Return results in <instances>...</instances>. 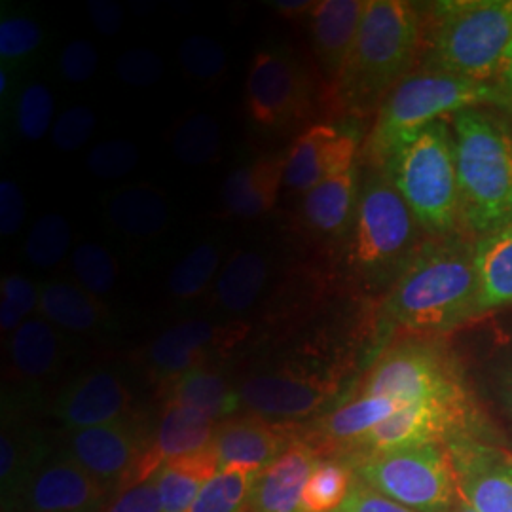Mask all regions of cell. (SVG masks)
I'll use <instances>...</instances> for the list:
<instances>
[{"label":"cell","instance_id":"38","mask_svg":"<svg viewBox=\"0 0 512 512\" xmlns=\"http://www.w3.org/2000/svg\"><path fill=\"white\" fill-rule=\"evenodd\" d=\"M71 239L73 232L69 220L57 213H50L35 222L25 239L23 251L31 264L46 270L54 268L65 258L71 247Z\"/></svg>","mask_w":512,"mask_h":512},{"label":"cell","instance_id":"20","mask_svg":"<svg viewBox=\"0 0 512 512\" xmlns=\"http://www.w3.org/2000/svg\"><path fill=\"white\" fill-rule=\"evenodd\" d=\"M294 437L285 423H274L260 416H243L220 421L211 448L224 467L266 469L279 458Z\"/></svg>","mask_w":512,"mask_h":512},{"label":"cell","instance_id":"3","mask_svg":"<svg viewBox=\"0 0 512 512\" xmlns=\"http://www.w3.org/2000/svg\"><path fill=\"white\" fill-rule=\"evenodd\" d=\"M512 44V0L437 2L423 18V69L499 86Z\"/></svg>","mask_w":512,"mask_h":512},{"label":"cell","instance_id":"4","mask_svg":"<svg viewBox=\"0 0 512 512\" xmlns=\"http://www.w3.org/2000/svg\"><path fill=\"white\" fill-rule=\"evenodd\" d=\"M461 226L484 238L512 222V131L484 109L452 116Z\"/></svg>","mask_w":512,"mask_h":512},{"label":"cell","instance_id":"27","mask_svg":"<svg viewBox=\"0 0 512 512\" xmlns=\"http://www.w3.org/2000/svg\"><path fill=\"white\" fill-rule=\"evenodd\" d=\"M38 313L57 329L73 334H93L109 317L97 296L69 281H50L40 287Z\"/></svg>","mask_w":512,"mask_h":512},{"label":"cell","instance_id":"37","mask_svg":"<svg viewBox=\"0 0 512 512\" xmlns=\"http://www.w3.org/2000/svg\"><path fill=\"white\" fill-rule=\"evenodd\" d=\"M249 467H224L198 495L190 512H243L256 475Z\"/></svg>","mask_w":512,"mask_h":512},{"label":"cell","instance_id":"16","mask_svg":"<svg viewBox=\"0 0 512 512\" xmlns=\"http://www.w3.org/2000/svg\"><path fill=\"white\" fill-rule=\"evenodd\" d=\"M243 334L241 325L222 327L205 319H188L164 330L148 348L152 374L164 384L200 368L213 349L230 346Z\"/></svg>","mask_w":512,"mask_h":512},{"label":"cell","instance_id":"22","mask_svg":"<svg viewBox=\"0 0 512 512\" xmlns=\"http://www.w3.org/2000/svg\"><path fill=\"white\" fill-rule=\"evenodd\" d=\"M365 6V0H321L311 10L308 18L311 48L329 90L348 61Z\"/></svg>","mask_w":512,"mask_h":512},{"label":"cell","instance_id":"49","mask_svg":"<svg viewBox=\"0 0 512 512\" xmlns=\"http://www.w3.org/2000/svg\"><path fill=\"white\" fill-rule=\"evenodd\" d=\"M334 512H414L401 503L370 488L361 478H353L346 501Z\"/></svg>","mask_w":512,"mask_h":512},{"label":"cell","instance_id":"48","mask_svg":"<svg viewBox=\"0 0 512 512\" xmlns=\"http://www.w3.org/2000/svg\"><path fill=\"white\" fill-rule=\"evenodd\" d=\"M103 512H162L158 473L145 482L133 484L118 495Z\"/></svg>","mask_w":512,"mask_h":512},{"label":"cell","instance_id":"34","mask_svg":"<svg viewBox=\"0 0 512 512\" xmlns=\"http://www.w3.org/2000/svg\"><path fill=\"white\" fill-rule=\"evenodd\" d=\"M220 274L219 245L205 241L196 245L171 270L167 285L177 300H194L202 296Z\"/></svg>","mask_w":512,"mask_h":512},{"label":"cell","instance_id":"11","mask_svg":"<svg viewBox=\"0 0 512 512\" xmlns=\"http://www.w3.org/2000/svg\"><path fill=\"white\" fill-rule=\"evenodd\" d=\"M243 406L274 421L304 420L317 414L338 393V382L304 368H281L249 376L239 385Z\"/></svg>","mask_w":512,"mask_h":512},{"label":"cell","instance_id":"47","mask_svg":"<svg viewBox=\"0 0 512 512\" xmlns=\"http://www.w3.org/2000/svg\"><path fill=\"white\" fill-rule=\"evenodd\" d=\"M99 54L90 40L74 38L59 55V71L69 84H86L97 71Z\"/></svg>","mask_w":512,"mask_h":512},{"label":"cell","instance_id":"19","mask_svg":"<svg viewBox=\"0 0 512 512\" xmlns=\"http://www.w3.org/2000/svg\"><path fill=\"white\" fill-rule=\"evenodd\" d=\"M459 499L476 512H512V465L494 450L463 439L448 440Z\"/></svg>","mask_w":512,"mask_h":512},{"label":"cell","instance_id":"39","mask_svg":"<svg viewBox=\"0 0 512 512\" xmlns=\"http://www.w3.org/2000/svg\"><path fill=\"white\" fill-rule=\"evenodd\" d=\"M71 268L78 285L97 298L107 296L118 283L120 275L118 260L105 245L99 243L78 245L71 256Z\"/></svg>","mask_w":512,"mask_h":512},{"label":"cell","instance_id":"13","mask_svg":"<svg viewBox=\"0 0 512 512\" xmlns=\"http://www.w3.org/2000/svg\"><path fill=\"white\" fill-rule=\"evenodd\" d=\"M359 143L351 131L332 124H315L302 131L285 154L283 188L291 194H308L332 177L355 167Z\"/></svg>","mask_w":512,"mask_h":512},{"label":"cell","instance_id":"17","mask_svg":"<svg viewBox=\"0 0 512 512\" xmlns=\"http://www.w3.org/2000/svg\"><path fill=\"white\" fill-rule=\"evenodd\" d=\"M131 395L114 370L97 368L78 376L57 397L54 414L69 431L128 418Z\"/></svg>","mask_w":512,"mask_h":512},{"label":"cell","instance_id":"53","mask_svg":"<svg viewBox=\"0 0 512 512\" xmlns=\"http://www.w3.org/2000/svg\"><path fill=\"white\" fill-rule=\"evenodd\" d=\"M499 92H501V97H503V107H507V109L512 112V44L511 50H509V55H507V61H505V69H503V74H501V80H499Z\"/></svg>","mask_w":512,"mask_h":512},{"label":"cell","instance_id":"6","mask_svg":"<svg viewBox=\"0 0 512 512\" xmlns=\"http://www.w3.org/2000/svg\"><path fill=\"white\" fill-rule=\"evenodd\" d=\"M503 107L499 88L454 74L418 69L401 80L385 97L366 141V160L384 167L397 148L429 124L461 110Z\"/></svg>","mask_w":512,"mask_h":512},{"label":"cell","instance_id":"31","mask_svg":"<svg viewBox=\"0 0 512 512\" xmlns=\"http://www.w3.org/2000/svg\"><path fill=\"white\" fill-rule=\"evenodd\" d=\"M399 404L384 397L359 395L357 399L334 408L313 425V437L332 446H355L376 425L387 420Z\"/></svg>","mask_w":512,"mask_h":512},{"label":"cell","instance_id":"18","mask_svg":"<svg viewBox=\"0 0 512 512\" xmlns=\"http://www.w3.org/2000/svg\"><path fill=\"white\" fill-rule=\"evenodd\" d=\"M217 425L215 420L205 416L198 410L179 406V404H165L164 416L154 433L148 440L147 450L133 467L126 482L120 490H126L133 484L145 482L150 476L156 475L165 463L173 459L183 458L188 454L202 452L211 446L215 437Z\"/></svg>","mask_w":512,"mask_h":512},{"label":"cell","instance_id":"26","mask_svg":"<svg viewBox=\"0 0 512 512\" xmlns=\"http://www.w3.org/2000/svg\"><path fill=\"white\" fill-rule=\"evenodd\" d=\"M160 387L165 404L198 410L215 421L228 420L243 406L238 389L228 384L222 374L205 366L188 370Z\"/></svg>","mask_w":512,"mask_h":512},{"label":"cell","instance_id":"10","mask_svg":"<svg viewBox=\"0 0 512 512\" xmlns=\"http://www.w3.org/2000/svg\"><path fill=\"white\" fill-rule=\"evenodd\" d=\"M317 90L311 74L293 54L260 50L245 84V103L258 128L291 129L313 116Z\"/></svg>","mask_w":512,"mask_h":512},{"label":"cell","instance_id":"51","mask_svg":"<svg viewBox=\"0 0 512 512\" xmlns=\"http://www.w3.org/2000/svg\"><path fill=\"white\" fill-rule=\"evenodd\" d=\"M88 14L92 18L95 29L101 35L114 37L120 33L122 23H124V12H122L120 4H116L112 0H90Z\"/></svg>","mask_w":512,"mask_h":512},{"label":"cell","instance_id":"5","mask_svg":"<svg viewBox=\"0 0 512 512\" xmlns=\"http://www.w3.org/2000/svg\"><path fill=\"white\" fill-rule=\"evenodd\" d=\"M403 196L382 167L363 177L357 215L346 239L349 274L368 291H384L399 281L427 238Z\"/></svg>","mask_w":512,"mask_h":512},{"label":"cell","instance_id":"25","mask_svg":"<svg viewBox=\"0 0 512 512\" xmlns=\"http://www.w3.org/2000/svg\"><path fill=\"white\" fill-rule=\"evenodd\" d=\"M109 224L124 238H158L169 226V203L164 192L148 183L129 184L105 203Z\"/></svg>","mask_w":512,"mask_h":512},{"label":"cell","instance_id":"36","mask_svg":"<svg viewBox=\"0 0 512 512\" xmlns=\"http://www.w3.org/2000/svg\"><path fill=\"white\" fill-rule=\"evenodd\" d=\"M353 478V469L344 461L321 459L306 482L302 512L336 511L346 501Z\"/></svg>","mask_w":512,"mask_h":512},{"label":"cell","instance_id":"40","mask_svg":"<svg viewBox=\"0 0 512 512\" xmlns=\"http://www.w3.org/2000/svg\"><path fill=\"white\" fill-rule=\"evenodd\" d=\"M54 95L42 82L27 84L16 99V128L25 141H40L52 129L54 120Z\"/></svg>","mask_w":512,"mask_h":512},{"label":"cell","instance_id":"23","mask_svg":"<svg viewBox=\"0 0 512 512\" xmlns=\"http://www.w3.org/2000/svg\"><path fill=\"white\" fill-rule=\"evenodd\" d=\"M361 192V171L332 177L302 196L298 222L306 234L319 241H346L357 215Z\"/></svg>","mask_w":512,"mask_h":512},{"label":"cell","instance_id":"32","mask_svg":"<svg viewBox=\"0 0 512 512\" xmlns=\"http://www.w3.org/2000/svg\"><path fill=\"white\" fill-rule=\"evenodd\" d=\"M213 448L165 463L158 471L162 512H190L203 486L219 473Z\"/></svg>","mask_w":512,"mask_h":512},{"label":"cell","instance_id":"28","mask_svg":"<svg viewBox=\"0 0 512 512\" xmlns=\"http://www.w3.org/2000/svg\"><path fill=\"white\" fill-rule=\"evenodd\" d=\"M475 270L480 315L512 306V222L476 239Z\"/></svg>","mask_w":512,"mask_h":512},{"label":"cell","instance_id":"30","mask_svg":"<svg viewBox=\"0 0 512 512\" xmlns=\"http://www.w3.org/2000/svg\"><path fill=\"white\" fill-rule=\"evenodd\" d=\"M270 279V260L256 249H239L226 260L213 287V298L226 313H245L255 306Z\"/></svg>","mask_w":512,"mask_h":512},{"label":"cell","instance_id":"50","mask_svg":"<svg viewBox=\"0 0 512 512\" xmlns=\"http://www.w3.org/2000/svg\"><path fill=\"white\" fill-rule=\"evenodd\" d=\"M27 215L25 196L18 183L4 179L0 183V234L2 238H14L21 230Z\"/></svg>","mask_w":512,"mask_h":512},{"label":"cell","instance_id":"1","mask_svg":"<svg viewBox=\"0 0 512 512\" xmlns=\"http://www.w3.org/2000/svg\"><path fill=\"white\" fill-rule=\"evenodd\" d=\"M385 323L412 334H439L478 317L475 243L454 234L427 238L385 294Z\"/></svg>","mask_w":512,"mask_h":512},{"label":"cell","instance_id":"42","mask_svg":"<svg viewBox=\"0 0 512 512\" xmlns=\"http://www.w3.org/2000/svg\"><path fill=\"white\" fill-rule=\"evenodd\" d=\"M184 74L196 82H215L226 73V50L215 38L194 35L184 38L179 48Z\"/></svg>","mask_w":512,"mask_h":512},{"label":"cell","instance_id":"44","mask_svg":"<svg viewBox=\"0 0 512 512\" xmlns=\"http://www.w3.org/2000/svg\"><path fill=\"white\" fill-rule=\"evenodd\" d=\"M139 164V150L129 141H105L93 147L86 165L99 179H122Z\"/></svg>","mask_w":512,"mask_h":512},{"label":"cell","instance_id":"54","mask_svg":"<svg viewBox=\"0 0 512 512\" xmlns=\"http://www.w3.org/2000/svg\"><path fill=\"white\" fill-rule=\"evenodd\" d=\"M456 512H476V511H473V509H471V507H469V505H467V503H465V501H461V499H459L458 507H456Z\"/></svg>","mask_w":512,"mask_h":512},{"label":"cell","instance_id":"46","mask_svg":"<svg viewBox=\"0 0 512 512\" xmlns=\"http://www.w3.org/2000/svg\"><path fill=\"white\" fill-rule=\"evenodd\" d=\"M116 74L128 86L147 88L164 76V61L148 48H133L118 57Z\"/></svg>","mask_w":512,"mask_h":512},{"label":"cell","instance_id":"35","mask_svg":"<svg viewBox=\"0 0 512 512\" xmlns=\"http://www.w3.org/2000/svg\"><path fill=\"white\" fill-rule=\"evenodd\" d=\"M173 154L186 165H205L219 158L222 148L219 122L205 112L186 116L173 131Z\"/></svg>","mask_w":512,"mask_h":512},{"label":"cell","instance_id":"52","mask_svg":"<svg viewBox=\"0 0 512 512\" xmlns=\"http://www.w3.org/2000/svg\"><path fill=\"white\" fill-rule=\"evenodd\" d=\"M315 0H275L272 2L275 12L289 21L310 18L311 10L315 8Z\"/></svg>","mask_w":512,"mask_h":512},{"label":"cell","instance_id":"12","mask_svg":"<svg viewBox=\"0 0 512 512\" xmlns=\"http://www.w3.org/2000/svg\"><path fill=\"white\" fill-rule=\"evenodd\" d=\"M141 421L133 418L69 431L67 446L61 452L99 484L112 490L126 482L148 446Z\"/></svg>","mask_w":512,"mask_h":512},{"label":"cell","instance_id":"33","mask_svg":"<svg viewBox=\"0 0 512 512\" xmlns=\"http://www.w3.org/2000/svg\"><path fill=\"white\" fill-rule=\"evenodd\" d=\"M48 459L46 446L33 435L14 429H2L0 437V488L2 509L14 511L21 505L23 494L38 467Z\"/></svg>","mask_w":512,"mask_h":512},{"label":"cell","instance_id":"9","mask_svg":"<svg viewBox=\"0 0 512 512\" xmlns=\"http://www.w3.org/2000/svg\"><path fill=\"white\" fill-rule=\"evenodd\" d=\"M361 395L384 397L399 406L431 403L469 410L467 391L450 357L418 340L385 349L370 368Z\"/></svg>","mask_w":512,"mask_h":512},{"label":"cell","instance_id":"24","mask_svg":"<svg viewBox=\"0 0 512 512\" xmlns=\"http://www.w3.org/2000/svg\"><path fill=\"white\" fill-rule=\"evenodd\" d=\"M285 179V156H266L234 169L222 184V207L236 219H258L277 203Z\"/></svg>","mask_w":512,"mask_h":512},{"label":"cell","instance_id":"7","mask_svg":"<svg viewBox=\"0 0 512 512\" xmlns=\"http://www.w3.org/2000/svg\"><path fill=\"white\" fill-rule=\"evenodd\" d=\"M385 173L399 190L427 238L458 234V169L452 124L442 118L397 148Z\"/></svg>","mask_w":512,"mask_h":512},{"label":"cell","instance_id":"29","mask_svg":"<svg viewBox=\"0 0 512 512\" xmlns=\"http://www.w3.org/2000/svg\"><path fill=\"white\" fill-rule=\"evenodd\" d=\"M8 359L12 372L21 380H46L63 361V340L52 323L31 317L10 336Z\"/></svg>","mask_w":512,"mask_h":512},{"label":"cell","instance_id":"15","mask_svg":"<svg viewBox=\"0 0 512 512\" xmlns=\"http://www.w3.org/2000/svg\"><path fill=\"white\" fill-rule=\"evenodd\" d=\"M109 492L82 467L59 454L38 467L19 507L25 512H103Z\"/></svg>","mask_w":512,"mask_h":512},{"label":"cell","instance_id":"8","mask_svg":"<svg viewBox=\"0 0 512 512\" xmlns=\"http://www.w3.org/2000/svg\"><path fill=\"white\" fill-rule=\"evenodd\" d=\"M370 488L414 512H456L458 478L442 444L363 454L351 465Z\"/></svg>","mask_w":512,"mask_h":512},{"label":"cell","instance_id":"43","mask_svg":"<svg viewBox=\"0 0 512 512\" xmlns=\"http://www.w3.org/2000/svg\"><path fill=\"white\" fill-rule=\"evenodd\" d=\"M40 287L27 277L8 274L0 281V329L14 334L27 321L29 313L38 310Z\"/></svg>","mask_w":512,"mask_h":512},{"label":"cell","instance_id":"2","mask_svg":"<svg viewBox=\"0 0 512 512\" xmlns=\"http://www.w3.org/2000/svg\"><path fill=\"white\" fill-rule=\"evenodd\" d=\"M423 46V16L403 0H366L348 61L329 90L336 109L365 116L412 73Z\"/></svg>","mask_w":512,"mask_h":512},{"label":"cell","instance_id":"14","mask_svg":"<svg viewBox=\"0 0 512 512\" xmlns=\"http://www.w3.org/2000/svg\"><path fill=\"white\" fill-rule=\"evenodd\" d=\"M467 421L469 410L442 404H403L353 448H363V454H376L442 444L444 440L456 439Z\"/></svg>","mask_w":512,"mask_h":512},{"label":"cell","instance_id":"45","mask_svg":"<svg viewBox=\"0 0 512 512\" xmlns=\"http://www.w3.org/2000/svg\"><path fill=\"white\" fill-rule=\"evenodd\" d=\"M97 128V116L90 107L76 105L59 114L52 128V143L63 152L84 147Z\"/></svg>","mask_w":512,"mask_h":512},{"label":"cell","instance_id":"41","mask_svg":"<svg viewBox=\"0 0 512 512\" xmlns=\"http://www.w3.org/2000/svg\"><path fill=\"white\" fill-rule=\"evenodd\" d=\"M44 42L42 27L35 19L19 14H2L0 19V61L4 69L14 71L37 54Z\"/></svg>","mask_w":512,"mask_h":512},{"label":"cell","instance_id":"21","mask_svg":"<svg viewBox=\"0 0 512 512\" xmlns=\"http://www.w3.org/2000/svg\"><path fill=\"white\" fill-rule=\"evenodd\" d=\"M321 461L308 440L294 439L289 448L256 475L243 512H302V495Z\"/></svg>","mask_w":512,"mask_h":512},{"label":"cell","instance_id":"55","mask_svg":"<svg viewBox=\"0 0 512 512\" xmlns=\"http://www.w3.org/2000/svg\"><path fill=\"white\" fill-rule=\"evenodd\" d=\"M507 403H509V408H511L512 412V382L509 385V389H507Z\"/></svg>","mask_w":512,"mask_h":512}]
</instances>
